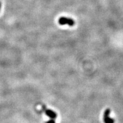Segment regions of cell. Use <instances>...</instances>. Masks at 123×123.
Here are the masks:
<instances>
[{"instance_id":"1","label":"cell","mask_w":123,"mask_h":123,"mask_svg":"<svg viewBox=\"0 0 123 123\" xmlns=\"http://www.w3.org/2000/svg\"><path fill=\"white\" fill-rule=\"evenodd\" d=\"M59 24L61 25H67L70 26H73L75 24V21H74V19H71V18H67V17H62L59 18Z\"/></svg>"},{"instance_id":"2","label":"cell","mask_w":123,"mask_h":123,"mask_svg":"<svg viewBox=\"0 0 123 123\" xmlns=\"http://www.w3.org/2000/svg\"><path fill=\"white\" fill-rule=\"evenodd\" d=\"M111 111L110 109H107L104 113V121L105 123H114L115 120L110 117Z\"/></svg>"},{"instance_id":"3","label":"cell","mask_w":123,"mask_h":123,"mask_svg":"<svg viewBox=\"0 0 123 123\" xmlns=\"http://www.w3.org/2000/svg\"><path fill=\"white\" fill-rule=\"evenodd\" d=\"M45 113L47 116H49L51 119L55 120L56 117V114L55 112L50 110H46Z\"/></svg>"},{"instance_id":"4","label":"cell","mask_w":123,"mask_h":123,"mask_svg":"<svg viewBox=\"0 0 123 123\" xmlns=\"http://www.w3.org/2000/svg\"><path fill=\"white\" fill-rule=\"evenodd\" d=\"M46 123H55V120L50 119V120H49V121H47Z\"/></svg>"},{"instance_id":"5","label":"cell","mask_w":123,"mask_h":123,"mask_svg":"<svg viewBox=\"0 0 123 123\" xmlns=\"http://www.w3.org/2000/svg\"><path fill=\"white\" fill-rule=\"evenodd\" d=\"M1 3H0V9H1Z\"/></svg>"}]
</instances>
